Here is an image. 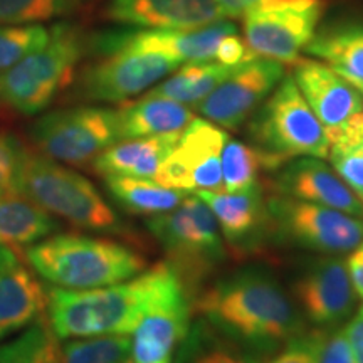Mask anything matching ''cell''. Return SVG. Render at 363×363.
Wrapping results in <instances>:
<instances>
[{"mask_svg": "<svg viewBox=\"0 0 363 363\" xmlns=\"http://www.w3.org/2000/svg\"><path fill=\"white\" fill-rule=\"evenodd\" d=\"M182 291L187 289L174 267L158 262L135 278L103 288H51L45 308L59 340L131 335L147 311Z\"/></svg>", "mask_w": 363, "mask_h": 363, "instance_id": "cell-1", "label": "cell"}, {"mask_svg": "<svg viewBox=\"0 0 363 363\" xmlns=\"http://www.w3.org/2000/svg\"><path fill=\"white\" fill-rule=\"evenodd\" d=\"M194 308L225 335L264 353L301 331L291 299L261 272L244 271L219 281L195 299Z\"/></svg>", "mask_w": 363, "mask_h": 363, "instance_id": "cell-2", "label": "cell"}, {"mask_svg": "<svg viewBox=\"0 0 363 363\" xmlns=\"http://www.w3.org/2000/svg\"><path fill=\"white\" fill-rule=\"evenodd\" d=\"M29 266L62 289H94L123 283L147 269V259L125 244L83 234H54L30 244Z\"/></svg>", "mask_w": 363, "mask_h": 363, "instance_id": "cell-3", "label": "cell"}, {"mask_svg": "<svg viewBox=\"0 0 363 363\" xmlns=\"http://www.w3.org/2000/svg\"><path fill=\"white\" fill-rule=\"evenodd\" d=\"M16 194L81 229L118 227L116 214L88 179L43 153L22 148Z\"/></svg>", "mask_w": 363, "mask_h": 363, "instance_id": "cell-4", "label": "cell"}, {"mask_svg": "<svg viewBox=\"0 0 363 363\" xmlns=\"http://www.w3.org/2000/svg\"><path fill=\"white\" fill-rule=\"evenodd\" d=\"M249 135L267 170L281 169L284 163L301 157L323 160L330 153L328 135L293 76L281 79L274 93L254 111Z\"/></svg>", "mask_w": 363, "mask_h": 363, "instance_id": "cell-5", "label": "cell"}, {"mask_svg": "<svg viewBox=\"0 0 363 363\" xmlns=\"http://www.w3.org/2000/svg\"><path fill=\"white\" fill-rule=\"evenodd\" d=\"M83 51L84 39L76 27L54 26L48 43L0 74V101L22 115L44 111L71 83Z\"/></svg>", "mask_w": 363, "mask_h": 363, "instance_id": "cell-6", "label": "cell"}, {"mask_svg": "<svg viewBox=\"0 0 363 363\" xmlns=\"http://www.w3.org/2000/svg\"><path fill=\"white\" fill-rule=\"evenodd\" d=\"M148 230L169 257L185 289L201 283L224 259L219 222L211 207L197 195L163 214L152 216ZM189 291V289H187Z\"/></svg>", "mask_w": 363, "mask_h": 363, "instance_id": "cell-7", "label": "cell"}, {"mask_svg": "<svg viewBox=\"0 0 363 363\" xmlns=\"http://www.w3.org/2000/svg\"><path fill=\"white\" fill-rule=\"evenodd\" d=\"M30 136L43 155L79 167L120 142V116L118 110L94 106L57 110L40 116Z\"/></svg>", "mask_w": 363, "mask_h": 363, "instance_id": "cell-8", "label": "cell"}, {"mask_svg": "<svg viewBox=\"0 0 363 363\" xmlns=\"http://www.w3.org/2000/svg\"><path fill=\"white\" fill-rule=\"evenodd\" d=\"M267 224L281 238L310 251L337 256L363 242V219L337 208L278 194L266 201Z\"/></svg>", "mask_w": 363, "mask_h": 363, "instance_id": "cell-9", "label": "cell"}, {"mask_svg": "<svg viewBox=\"0 0 363 363\" xmlns=\"http://www.w3.org/2000/svg\"><path fill=\"white\" fill-rule=\"evenodd\" d=\"M325 0H269L244 13V35L256 57L294 65L315 38Z\"/></svg>", "mask_w": 363, "mask_h": 363, "instance_id": "cell-10", "label": "cell"}, {"mask_svg": "<svg viewBox=\"0 0 363 363\" xmlns=\"http://www.w3.org/2000/svg\"><path fill=\"white\" fill-rule=\"evenodd\" d=\"M101 51L103 57L86 67L79 81V93L91 101H126L182 66L180 61L160 52L121 45Z\"/></svg>", "mask_w": 363, "mask_h": 363, "instance_id": "cell-11", "label": "cell"}, {"mask_svg": "<svg viewBox=\"0 0 363 363\" xmlns=\"http://www.w3.org/2000/svg\"><path fill=\"white\" fill-rule=\"evenodd\" d=\"M229 140L224 128L194 118L182 130L179 142L163 160L155 182L163 187L197 192L222 190V150Z\"/></svg>", "mask_w": 363, "mask_h": 363, "instance_id": "cell-12", "label": "cell"}, {"mask_svg": "<svg viewBox=\"0 0 363 363\" xmlns=\"http://www.w3.org/2000/svg\"><path fill=\"white\" fill-rule=\"evenodd\" d=\"M283 78L281 62L254 57L235 67L194 110L220 128L238 130Z\"/></svg>", "mask_w": 363, "mask_h": 363, "instance_id": "cell-13", "label": "cell"}, {"mask_svg": "<svg viewBox=\"0 0 363 363\" xmlns=\"http://www.w3.org/2000/svg\"><path fill=\"white\" fill-rule=\"evenodd\" d=\"M294 294L305 316L318 326L342 323L357 305L347 261L337 256L320 257L308 266L294 283Z\"/></svg>", "mask_w": 363, "mask_h": 363, "instance_id": "cell-14", "label": "cell"}, {"mask_svg": "<svg viewBox=\"0 0 363 363\" xmlns=\"http://www.w3.org/2000/svg\"><path fill=\"white\" fill-rule=\"evenodd\" d=\"M293 79L325 128L330 142L352 118L363 111L358 89L325 62L299 57L294 62Z\"/></svg>", "mask_w": 363, "mask_h": 363, "instance_id": "cell-15", "label": "cell"}, {"mask_svg": "<svg viewBox=\"0 0 363 363\" xmlns=\"http://www.w3.org/2000/svg\"><path fill=\"white\" fill-rule=\"evenodd\" d=\"M238 33L234 24L225 21L195 27V29H147L138 33L110 34L99 40V48H131L140 51L160 52L177 61H212L225 35Z\"/></svg>", "mask_w": 363, "mask_h": 363, "instance_id": "cell-16", "label": "cell"}, {"mask_svg": "<svg viewBox=\"0 0 363 363\" xmlns=\"http://www.w3.org/2000/svg\"><path fill=\"white\" fill-rule=\"evenodd\" d=\"M192 305L182 291L147 311L133 330L130 360L133 363H174L190 330Z\"/></svg>", "mask_w": 363, "mask_h": 363, "instance_id": "cell-17", "label": "cell"}, {"mask_svg": "<svg viewBox=\"0 0 363 363\" xmlns=\"http://www.w3.org/2000/svg\"><path fill=\"white\" fill-rule=\"evenodd\" d=\"M276 190L363 219V202L321 158L301 157L284 163L276 179Z\"/></svg>", "mask_w": 363, "mask_h": 363, "instance_id": "cell-18", "label": "cell"}, {"mask_svg": "<svg viewBox=\"0 0 363 363\" xmlns=\"http://www.w3.org/2000/svg\"><path fill=\"white\" fill-rule=\"evenodd\" d=\"M45 303L30 267L11 247L0 246V342L34 323Z\"/></svg>", "mask_w": 363, "mask_h": 363, "instance_id": "cell-19", "label": "cell"}, {"mask_svg": "<svg viewBox=\"0 0 363 363\" xmlns=\"http://www.w3.org/2000/svg\"><path fill=\"white\" fill-rule=\"evenodd\" d=\"M108 13L143 29H195L224 17L214 0H110Z\"/></svg>", "mask_w": 363, "mask_h": 363, "instance_id": "cell-20", "label": "cell"}, {"mask_svg": "<svg viewBox=\"0 0 363 363\" xmlns=\"http://www.w3.org/2000/svg\"><path fill=\"white\" fill-rule=\"evenodd\" d=\"M214 212L220 233L229 244L247 246L259 238L267 224V206L259 184L227 192V190H197L194 192Z\"/></svg>", "mask_w": 363, "mask_h": 363, "instance_id": "cell-21", "label": "cell"}, {"mask_svg": "<svg viewBox=\"0 0 363 363\" xmlns=\"http://www.w3.org/2000/svg\"><path fill=\"white\" fill-rule=\"evenodd\" d=\"M180 133L120 140L94 158L93 170L103 177L155 180L158 169L179 142Z\"/></svg>", "mask_w": 363, "mask_h": 363, "instance_id": "cell-22", "label": "cell"}, {"mask_svg": "<svg viewBox=\"0 0 363 363\" xmlns=\"http://www.w3.org/2000/svg\"><path fill=\"white\" fill-rule=\"evenodd\" d=\"M121 140L180 133L194 120V111L174 99L145 94L118 110Z\"/></svg>", "mask_w": 363, "mask_h": 363, "instance_id": "cell-23", "label": "cell"}, {"mask_svg": "<svg viewBox=\"0 0 363 363\" xmlns=\"http://www.w3.org/2000/svg\"><path fill=\"white\" fill-rule=\"evenodd\" d=\"M350 83H363V22L338 21L325 26L305 49Z\"/></svg>", "mask_w": 363, "mask_h": 363, "instance_id": "cell-24", "label": "cell"}, {"mask_svg": "<svg viewBox=\"0 0 363 363\" xmlns=\"http://www.w3.org/2000/svg\"><path fill=\"white\" fill-rule=\"evenodd\" d=\"M175 363H266V353L235 340L208 321L190 325Z\"/></svg>", "mask_w": 363, "mask_h": 363, "instance_id": "cell-25", "label": "cell"}, {"mask_svg": "<svg viewBox=\"0 0 363 363\" xmlns=\"http://www.w3.org/2000/svg\"><path fill=\"white\" fill-rule=\"evenodd\" d=\"M57 227L51 214L22 195L0 197V246H30Z\"/></svg>", "mask_w": 363, "mask_h": 363, "instance_id": "cell-26", "label": "cell"}, {"mask_svg": "<svg viewBox=\"0 0 363 363\" xmlns=\"http://www.w3.org/2000/svg\"><path fill=\"white\" fill-rule=\"evenodd\" d=\"M238 67V66H235ZM235 67L224 66L212 61H194L185 62L179 69L172 72L169 79L148 91L153 96L174 99L189 108H195L203 98L224 81Z\"/></svg>", "mask_w": 363, "mask_h": 363, "instance_id": "cell-27", "label": "cell"}, {"mask_svg": "<svg viewBox=\"0 0 363 363\" xmlns=\"http://www.w3.org/2000/svg\"><path fill=\"white\" fill-rule=\"evenodd\" d=\"M106 189L126 211L140 216H157L180 206L190 192L163 187L155 180L135 177H104Z\"/></svg>", "mask_w": 363, "mask_h": 363, "instance_id": "cell-28", "label": "cell"}, {"mask_svg": "<svg viewBox=\"0 0 363 363\" xmlns=\"http://www.w3.org/2000/svg\"><path fill=\"white\" fill-rule=\"evenodd\" d=\"M48 318L40 315L16 338L0 342V363H59V347Z\"/></svg>", "mask_w": 363, "mask_h": 363, "instance_id": "cell-29", "label": "cell"}, {"mask_svg": "<svg viewBox=\"0 0 363 363\" xmlns=\"http://www.w3.org/2000/svg\"><path fill=\"white\" fill-rule=\"evenodd\" d=\"M130 335L72 338L61 348L59 363H123L130 358Z\"/></svg>", "mask_w": 363, "mask_h": 363, "instance_id": "cell-30", "label": "cell"}, {"mask_svg": "<svg viewBox=\"0 0 363 363\" xmlns=\"http://www.w3.org/2000/svg\"><path fill=\"white\" fill-rule=\"evenodd\" d=\"M220 169L222 190L238 192L256 184L261 169H264V163L256 147L229 138L222 150Z\"/></svg>", "mask_w": 363, "mask_h": 363, "instance_id": "cell-31", "label": "cell"}, {"mask_svg": "<svg viewBox=\"0 0 363 363\" xmlns=\"http://www.w3.org/2000/svg\"><path fill=\"white\" fill-rule=\"evenodd\" d=\"M86 0H0V26L39 24L69 16Z\"/></svg>", "mask_w": 363, "mask_h": 363, "instance_id": "cell-32", "label": "cell"}, {"mask_svg": "<svg viewBox=\"0 0 363 363\" xmlns=\"http://www.w3.org/2000/svg\"><path fill=\"white\" fill-rule=\"evenodd\" d=\"M51 29L40 24L0 26V74L48 43Z\"/></svg>", "mask_w": 363, "mask_h": 363, "instance_id": "cell-33", "label": "cell"}, {"mask_svg": "<svg viewBox=\"0 0 363 363\" xmlns=\"http://www.w3.org/2000/svg\"><path fill=\"white\" fill-rule=\"evenodd\" d=\"M333 170L337 172L353 194L363 202V152L358 148L330 147L328 153Z\"/></svg>", "mask_w": 363, "mask_h": 363, "instance_id": "cell-34", "label": "cell"}, {"mask_svg": "<svg viewBox=\"0 0 363 363\" xmlns=\"http://www.w3.org/2000/svg\"><path fill=\"white\" fill-rule=\"evenodd\" d=\"M22 145L12 135L0 133V197L16 194Z\"/></svg>", "mask_w": 363, "mask_h": 363, "instance_id": "cell-35", "label": "cell"}, {"mask_svg": "<svg viewBox=\"0 0 363 363\" xmlns=\"http://www.w3.org/2000/svg\"><path fill=\"white\" fill-rule=\"evenodd\" d=\"M316 363H353L343 330H316Z\"/></svg>", "mask_w": 363, "mask_h": 363, "instance_id": "cell-36", "label": "cell"}, {"mask_svg": "<svg viewBox=\"0 0 363 363\" xmlns=\"http://www.w3.org/2000/svg\"><path fill=\"white\" fill-rule=\"evenodd\" d=\"M266 363H316V331L289 340L283 350Z\"/></svg>", "mask_w": 363, "mask_h": 363, "instance_id": "cell-37", "label": "cell"}, {"mask_svg": "<svg viewBox=\"0 0 363 363\" xmlns=\"http://www.w3.org/2000/svg\"><path fill=\"white\" fill-rule=\"evenodd\" d=\"M254 57L256 56L249 51V48L244 44V40L239 38L238 33H233L225 35V38L220 40L219 48H217L216 51L214 61L220 62V65L224 66L235 67V66L244 65V62L251 61Z\"/></svg>", "mask_w": 363, "mask_h": 363, "instance_id": "cell-38", "label": "cell"}, {"mask_svg": "<svg viewBox=\"0 0 363 363\" xmlns=\"http://www.w3.org/2000/svg\"><path fill=\"white\" fill-rule=\"evenodd\" d=\"M330 147L358 148L363 152V111L345 125V128L331 140Z\"/></svg>", "mask_w": 363, "mask_h": 363, "instance_id": "cell-39", "label": "cell"}, {"mask_svg": "<svg viewBox=\"0 0 363 363\" xmlns=\"http://www.w3.org/2000/svg\"><path fill=\"white\" fill-rule=\"evenodd\" d=\"M343 331L350 345L353 363H363V313L358 311Z\"/></svg>", "mask_w": 363, "mask_h": 363, "instance_id": "cell-40", "label": "cell"}, {"mask_svg": "<svg viewBox=\"0 0 363 363\" xmlns=\"http://www.w3.org/2000/svg\"><path fill=\"white\" fill-rule=\"evenodd\" d=\"M347 269L357 296L363 299V251L360 246L353 249L350 257L347 259Z\"/></svg>", "mask_w": 363, "mask_h": 363, "instance_id": "cell-41", "label": "cell"}, {"mask_svg": "<svg viewBox=\"0 0 363 363\" xmlns=\"http://www.w3.org/2000/svg\"><path fill=\"white\" fill-rule=\"evenodd\" d=\"M224 17H240L251 9L269 2V0H214Z\"/></svg>", "mask_w": 363, "mask_h": 363, "instance_id": "cell-42", "label": "cell"}, {"mask_svg": "<svg viewBox=\"0 0 363 363\" xmlns=\"http://www.w3.org/2000/svg\"><path fill=\"white\" fill-rule=\"evenodd\" d=\"M353 86H355V88L358 89V93H360V96H362V101H363V83H352Z\"/></svg>", "mask_w": 363, "mask_h": 363, "instance_id": "cell-43", "label": "cell"}, {"mask_svg": "<svg viewBox=\"0 0 363 363\" xmlns=\"http://www.w3.org/2000/svg\"><path fill=\"white\" fill-rule=\"evenodd\" d=\"M123 363H133V362H131V360H130V358H128V360H126V362H123Z\"/></svg>", "mask_w": 363, "mask_h": 363, "instance_id": "cell-44", "label": "cell"}, {"mask_svg": "<svg viewBox=\"0 0 363 363\" xmlns=\"http://www.w3.org/2000/svg\"><path fill=\"white\" fill-rule=\"evenodd\" d=\"M360 249H362V251H363V242H362V244H360Z\"/></svg>", "mask_w": 363, "mask_h": 363, "instance_id": "cell-45", "label": "cell"}, {"mask_svg": "<svg viewBox=\"0 0 363 363\" xmlns=\"http://www.w3.org/2000/svg\"><path fill=\"white\" fill-rule=\"evenodd\" d=\"M360 311H362V313H363V305H362V308H360Z\"/></svg>", "mask_w": 363, "mask_h": 363, "instance_id": "cell-46", "label": "cell"}]
</instances>
